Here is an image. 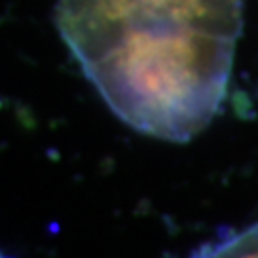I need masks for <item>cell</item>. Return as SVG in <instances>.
Masks as SVG:
<instances>
[{"instance_id":"cell-1","label":"cell","mask_w":258,"mask_h":258,"mask_svg":"<svg viewBox=\"0 0 258 258\" xmlns=\"http://www.w3.org/2000/svg\"><path fill=\"white\" fill-rule=\"evenodd\" d=\"M207 0H57L55 25L111 109L172 136L207 79Z\"/></svg>"}]
</instances>
